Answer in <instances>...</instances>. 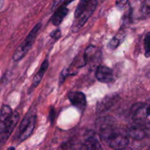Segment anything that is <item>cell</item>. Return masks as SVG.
Listing matches in <instances>:
<instances>
[{"label":"cell","mask_w":150,"mask_h":150,"mask_svg":"<svg viewBox=\"0 0 150 150\" xmlns=\"http://www.w3.org/2000/svg\"><path fill=\"white\" fill-rule=\"evenodd\" d=\"M100 137L108 146L115 150L127 148L129 144V139L127 135L114 129L113 124L101 127Z\"/></svg>","instance_id":"cell-1"},{"label":"cell","mask_w":150,"mask_h":150,"mask_svg":"<svg viewBox=\"0 0 150 150\" xmlns=\"http://www.w3.org/2000/svg\"><path fill=\"white\" fill-rule=\"evenodd\" d=\"M41 28V23H38L33 29H32L30 32H29V35H27V37L26 38V39L24 40L23 42L19 45L18 48L16 50L14 54H13V59L14 61H19L21 59H23V57H25L26 54H27L28 51L30 50V48H32V45L35 42V38H36L37 35H38V32L40 29Z\"/></svg>","instance_id":"cell-2"},{"label":"cell","mask_w":150,"mask_h":150,"mask_svg":"<svg viewBox=\"0 0 150 150\" xmlns=\"http://www.w3.org/2000/svg\"><path fill=\"white\" fill-rule=\"evenodd\" d=\"M19 120V114L13 112L6 120H0V143L4 142L11 135Z\"/></svg>","instance_id":"cell-3"},{"label":"cell","mask_w":150,"mask_h":150,"mask_svg":"<svg viewBox=\"0 0 150 150\" xmlns=\"http://www.w3.org/2000/svg\"><path fill=\"white\" fill-rule=\"evenodd\" d=\"M97 5H98V1L96 0H91V1H89V4H88V6L86 10H85V11L78 18H76V21L73 23V32H77L80 30L81 28L84 25V23L87 21L89 17L94 13L95 10L96 9Z\"/></svg>","instance_id":"cell-4"},{"label":"cell","mask_w":150,"mask_h":150,"mask_svg":"<svg viewBox=\"0 0 150 150\" xmlns=\"http://www.w3.org/2000/svg\"><path fill=\"white\" fill-rule=\"evenodd\" d=\"M36 122L35 116H26L22 121L19 127V140L23 142L29 138L33 132Z\"/></svg>","instance_id":"cell-5"},{"label":"cell","mask_w":150,"mask_h":150,"mask_svg":"<svg viewBox=\"0 0 150 150\" xmlns=\"http://www.w3.org/2000/svg\"><path fill=\"white\" fill-rule=\"evenodd\" d=\"M127 135L134 140L141 141L147 137L149 131L144 125L135 122L128 126Z\"/></svg>","instance_id":"cell-6"},{"label":"cell","mask_w":150,"mask_h":150,"mask_svg":"<svg viewBox=\"0 0 150 150\" xmlns=\"http://www.w3.org/2000/svg\"><path fill=\"white\" fill-rule=\"evenodd\" d=\"M133 120L139 124H150V105H143L139 106L135 111Z\"/></svg>","instance_id":"cell-7"},{"label":"cell","mask_w":150,"mask_h":150,"mask_svg":"<svg viewBox=\"0 0 150 150\" xmlns=\"http://www.w3.org/2000/svg\"><path fill=\"white\" fill-rule=\"evenodd\" d=\"M70 103L80 111H83L86 105V96L83 92H72L68 94Z\"/></svg>","instance_id":"cell-8"},{"label":"cell","mask_w":150,"mask_h":150,"mask_svg":"<svg viewBox=\"0 0 150 150\" xmlns=\"http://www.w3.org/2000/svg\"><path fill=\"white\" fill-rule=\"evenodd\" d=\"M95 75L97 79L102 83H109L112 81L114 78L112 70L109 67L102 65L97 68Z\"/></svg>","instance_id":"cell-9"},{"label":"cell","mask_w":150,"mask_h":150,"mask_svg":"<svg viewBox=\"0 0 150 150\" xmlns=\"http://www.w3.org/2000/svg\"><path fill=\"white\" fill-rule=\"evenodd\" d=\"M67 5H61L57 9L55 12H54V15L52 16L51 18V21L54 26H58L62 21H63L64 18L67 16L68 13V9L66 7Z\"/></svg>","instance_id":"cell-10"},{"label":"cell","mask_w":150,"mask_h":150,"mask_svg":"<svg viewBox=\"0 0 150 150\" xmlns=\"http://www.w3.org/2000/svg\"><path fill=\"white\" fill-rule=\"evenodd\" d=\"M81 150H101V145L97 138L89 137L82 144Z\"/></svg>","instance_id":"cell-11"},{"label":"cell","mask_w":150,"mask_h":150,"mask_svg":"<svg viewBox=\"0 0 150 150\" xmlns=\"http://www.w3.org/2000/svg\"><path fill=\"white\" fill-rule=\"evenodd\" d=\"M48 67V60L45 59L43 62H42L39 71L38 72V73H37V74L35 75V77H34L33 81H32V87L35 88L36 86H38V85H39V83H40L41 80H42L45 73L46 72Z\"/></svg>","instance_id":"cell-12"},{"label":"cell","mask_w":150,"mask_h":150,"mask_svg":"<svg viewBox=\"0 0 150 150\" xmlns=\"http://www.w3.org/2000/svg\"><path fill=\"white\" fill-rule=\"evenodd\" d=\"M141 14L143 18L150 17V0H146L142 2L140 8Z\"/></svg>","instance_id":"cell-13"},{"label":"cell","mask_w":150,"mask_h":150,"mask_svg":"<svg viewBox=\"0 0 150 150\" xmlns=\"http://www.w3.org/2000/svg\"><path fill=\"white\" fill-rule=\"evenodd\" d=\"M89 1H86V0H81L79 3L77 7H76V11H75V18H76V19L78 18L85 11V10L87 7L88 4H89Z\"/></svg>","instance_id":"cell-14"},{"label":"cell","mask_w":150,"mask_h":150,"mask_svg":"<svg viewBox=\"0 0 150 150\" xmlns=\"http://www.w3.org/2000/svg\"><path fill=\"white\" fill-rule=\"evenodd\" d=\"M13 113L11 108L9 105H3L0 111V120H6L13 114Z\"/></svg>","instance_id":"cell-15"},{"label":"cell","mask_w":150,"mask_h":150,"mask_svg":"<svg viewBox=\"0 0 150 150\" xmlns=\"http://www.w3.org/2000/svg\"><path fill=\"white\" fill-rule=\"evenodd\" d=\"M144 51L145 57H150V32H148L144 38Z\"/></svg>","instance_id":"cell-16"},{"label":"cell","mask_w":150,"mask_h":150,"mask_svg":"<svg viewBox=\"0 0 150 150\" xmlns=\"http://www.w3.org/2000/svg\"><path fill=\"white\" fill-rule=\"evenodd\" d=\"M119 45H120L119 40L117 38H114L110 40L109 43H108V48H111V49H115L118 47Z\"/></svg>","instance_id":"cell-17"},{"label":"cell","mask_w":150,"mask_h":150,"mask_svg":"<svg viewBox=\"0 0 150 150\" xmlns=\"http://www.w3.org/2000/svg\"><path fill=\"white\" fill-rule=\"evenodd\" d=\"M51 37L54 39L57 40L61 37V32H60L59 29H57V30L54 31V32H51Z\"/></svg>","instance_id":"cell-18"},{"label":"cell","mask_w":150,"mask_h":150,"mask_svg":"<svg viewBox=\"0 0 150 150\" xmlns=\"http://www.w3.org/2000/svg\"><path fill=\"white\" fill-rule=\"evenodd\" d=\"M127 3H128L127 1H118L116 2V4H117V7L120 9H123L125 8V7Z\"/></svg>","instance_id":"cell-19"},{"label":"cell","mask_w":150,"mask_h":150,"mask_svg":"<svg viewBox=\"0 0 150 150\" xmlns=\"http://www.w3.org/2000/svg\"><path fill=\"white\" fill-rule=\"evenodd\" d=\"M7 150H15V148L13 147V146H10V147H9Z\"/></svg>","instance_id":"cell-20"},{"label":"cell","mask_w":150,"mask_h":150,"mask_svg":"<svg viewBox=\"0 0 150 150\" xmlns=\"http://www.w3.org/2000/svg\"><path fill=\"white\" fill-rule=\"evenodd\" d=\"M119 150H131L130 149H128V148H125V149H119Z\"/></svg>","instance_id":"cell-21"}]
</instances>
